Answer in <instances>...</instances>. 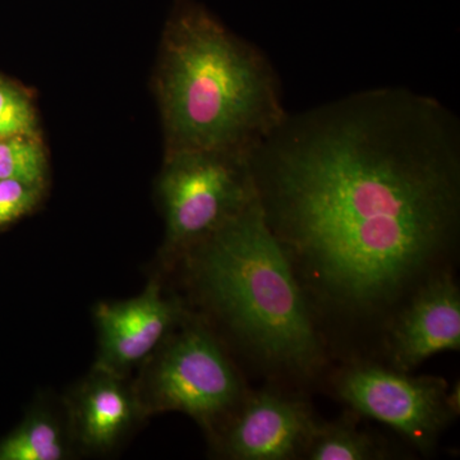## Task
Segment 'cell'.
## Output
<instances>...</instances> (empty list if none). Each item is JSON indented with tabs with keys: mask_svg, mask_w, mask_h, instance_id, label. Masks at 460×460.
Instances as JSON below:
<instances>
[{
	"mask_svg": "<svg viewBox=\"0 0 460 460\" xmlns=\"http://www.w3.org/2000/svg\"><path fill=\"white\" fill-rule=\"evenodd\" d=\"M168 156L160 195L172 250L189 251L257 198L250 154L189 150Z\"/></svg>",
	"mask_w": 460,
	"mask_h": 460,
	"instance_id": "obj_5",
	"label": "cell"
},
{
	"mask_svg": "<svg viewBox=\"0 0 460 460\" xmlns=\"http://www.w3.org/2000/svg\"><path fill=\"white\" fill-rule=\"evenodd\" d=\"M38 136V123L31 102L17 87L0 81V138Z\"/></svg>",
	"mask_w": 460,
	"mask_h": 460,
	"instance_id": "obj_14",
	"label": "cell"
},
{
	"mask_svg": "<svg viewBox=\"0 0 460 460\" xmlns=\"http://www.w3.org/2000/svg\"><path fill=\"white\" fill-rule=\"evenodd\" d=\"M41 190L22 181L0 180V226L31 211L40 199Z\"/></svg>",
	"mask_w": 460,
	"mask_h": 460,
	"instance_id": "obj_15",
	"label": "cell"
},
{
	"mask_svg": "<svg viewBox=\"0 0 460 460\" xmlns=\"http://www.w3.org/2000/svg\"><path fill=\"white\" fill-rule=\"evenodd\" d=\"M332 394L354 413L395 429L422 454L431 453L460 413V385L413 376L372 359H348L326 377Z\"/></svg>",
	"mask_w": 460,
	"mask_h": 460,
	"instance_id": "obj_4",
	"label": "cell"
},
{
	"mask_svg": "<svg viewBox=\"0 0 460 460\" xmlns=\"http://www.w3.org/2000/svg\"><path fill=\"white\" fill-rule=\"evenodd\" d=\"M248 393L219 341L199 323L169 341L150 377L155 410L181 411L208 429H223Z\"/></svg>",
	"mask_w": 460,
	"mask_h": 460,
	"instance_id": "obj_6",
	"label": "cell"
},
{
	"mask_svg": "<svg viewBox=\"0 0 460 460\" xmlns=\"http://www.w3.org/2000/svg\"><path fill=\"white\" fill-rule=\"evenodd\" d=\"M460 350V290L454 271L436 275L402 305L387 326L380 358L411 372L441 352Z\"/></svg>",
	"mask_w": 460,
	"mask_h": 460,
	"instance_id": "obj_8",
	"label": "cell"
},
{
	"mask_svg": "<svg viewBox=\"0 0 460 460\" xmlns=\"http://www.w3.org/2000/svg\"><path fill=\"white\" fill-rule=\"evenodd\" d=\"M180 316L178 305L165 299L156 284L137 298L99 305L96 320L102 332V371L114 374L141 361Z\"/></svg>",
	"mask_w": 460,
	"mask_h": 460,
	"instance_id": "obj_9",
	"label": "cell"
},
{
	"mask_svg": "<svg viewBox=\"0 0 460 460\" xmlns=\"http://www.w3.org/2000/svg\"><path fill=\"white\" fill-rule=\"evenodd\" d=\"M199 296L259 372L304 389L332 361L259 199L189 250Z\"/></svg>",
	"mask_w": 460,
	"mask_h": 460,
	"instance_id": "obj_2",
	"label": "cell"
},
{
	"mask_svg": "<svg viewBox=\"0 0 460 460\" xmlns=\"http://www.w3.org/2000/svg\"><path fill=\"white\" fill-rule=\"evenodd\" d=\"M63 453L59 429L44 417L30 420L0 444V460H58Z\"/></svg>",
	"mask_w": 460,
	"mask_h": 460,
	"instance_id": "obj_13",
	"label": "cell"
},
{
	"mask_svg": "<svg viewBox=\"0 0 460 460\" xmlns=\"http://www.w3.org/2000/svg\"><path fill=\"white\" fill-rule=\"evenodd\" d=\"M47 157L39 136L18 135L0 138V180L44 186Z\"/></svg>",
	"mask_w": 460,
	"mask_h": 460,
	"instance_id": "obj_12",
	"label": "cell"
},
{
	"mask_svg": "<svg viewBox=\"0 0 460 460\" xmlns=\"http://www.w3.org/2000/svg\"><path fill=\"white\" fill-rule=\"evenodd\" d=\"M91 381L78 402V429L84 443L107 449L131 423L135 408L127 390L109 372Z\"/></svg>",
	"mask_w": 460,
	"mask_h": 460,
	"instance_id": "obj_10",
	"label": "cell"
},
{
	"mask_svg": "<svg viewBox=\"0 0 460 460\" xmlns=\"http://www.w3.org/2000/svg\"><path fill=\"white\" fill-rule=\"evenodd\" d=\"M157 93L169 154H251L288 114L268 58L190 0L166 25Z\"/></svg>",
	"mask_w": 460,
	"mask_h": 460,
	"instance_id": "obj_3",
	"label": "cell"
},
{
	"mask_svg": "<svg viewBox=\"0 0 460 460\" xmlns=\"http://www.w3.org/2000/svg\"><path fill=\"white\" fill-rule=\"evenodd\" d=\"M250 165L263 219L332 356L377 361L408 299L456 270V117L399 87L362 91L287 114Z\"/></svg>",
	"mask_w": 460,
	"mask_h": 460,
	"instance_id": "obj_1",
	"label": "cell"
},
{
	"mask_svg": "<svg viewBox=\"0 0 460 460\" xmlns=\"http://www.w3.org/2000/svg\"><path fill=\"white\" fill-rule=\"evenodd\" d=\"M304 396L250 392L220 435L223 456L235 460L304 459L319 425Z\"/></svg>",
	"mask_w": 460,
	"mask_h": 460,
	"instance_id": "obj_7",
	"label": "cell"
},
{
	"mask_svg": "<svg viewBox=\"0 0 460 460\" xmlns=\"http://www.w3.org/2000/svg\"><path fill=\"white\" fill-rule=\"evenodd\" d=\"M353 414V411H352ZM393 458L390 445L357 426L353 416L325 422L319 420L304 459L380 460Z\"/></svg>",
	"mask_w": 460,
	"mask_h": 460,
	"instance_id": "obj_11",
	"label": "cell"
}]
</instances>
